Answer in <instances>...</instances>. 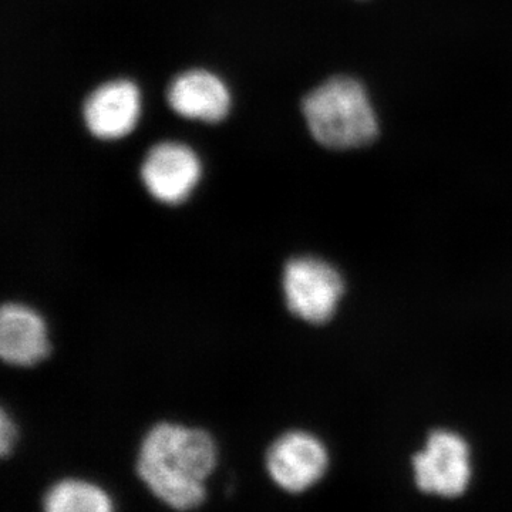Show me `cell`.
Listing matches in <instances>:
<instances>
[{"label":"cell","instance_id":"52a82bcc","mask_svg":"<svg viewBox=\"0 0 512 512\" xmlns=\"http://www.w3.org/2000/svg\"><path fill=\"white\" fill-rule=\"evenodd\" d=\"M52 353L46 320L32 306L5 302L0 308V359L15 367H35Z\"/></svg>","mask_w":512,"mask_h":512},{"label":"cell","instance_id":"277c9868","mask_svg":"<svg viewBox=\"0 0 512 512\" xmlns=\"http://www.w3.org/2000/svg\"><path fill=\"white\" fill-rule=\"evenodd\" d=\"M329 454L318 437L306 431H286L276 437L265 453L269 478L286 493L309 490L325 476Z\"/></svg>","mask_w":512,"mask_h":512},{"label":"cell","instance_id":"ba28073f","mask_svg":"<svg viewBox=\"0 0 512 512\" xmlns=\"http://www.w3.org/2000/svg\"><path fill=\"white\" fill-rule=\"evenodd\" d=\"M140 94L136 84L113 80L101 84L84 101L83 119L94 137L114 140L126 136L136 126Z\"/></svg>","mask_w":512,"mask_h":512},{"label":"cell","instance_id":"3957f363","mask_svg":"<svg viewBox=\"0 0 512 512\" xmlns=\"http://www.w3.org/2000/svg\"><path fill=\"white\" fill-rule=\"evenodd\" d=\"M282 289L286 308L293 316L323 325L335 315L345 284L328 262L315 256H295L284 266Z\"/></svg>","mask_w":512,"mask_h":512},{"label":"cell","instance_id":"6da1fadb","mask_svg":"<svg viewBox=\"0 0 512 512\" xmlns=\"http://www.w3.org/2000/svg\"><path fill=\"white\" fill-rule=\"evenodd\" d=\"M217 464V441L207 430L158 421L140 441L136 473L158 501L190 511L204 504Z\"/></svg>","mask_w":512,"mask_h":512},{"label":"cell","instance_id":"7a4b0ae2","mask_svg":"<svg viewBox=\"0 0 512 512\" xmlns=\"http://www.w3.org/2000/svg\"><path fill=\"white\" fill-rule=\"evenodd\" d=\"M302 113L313 138L332 150L365 147L379 133L369 94L352 77H333L313 89L302 101Z\"/></svg>","mask_w":512,"mask_h":512},{"label":"cell","instance_id":"9c48e42d","mask_svg":"<svg viewBox=\"0 0 512 512\" xmlns=\"http://www.w3.org/2000/svg\"><path fill=\"white\" fill-rule=\"evenodd\" d=\"M168 104L185 119L215 123L227 116L229 93L225 84L205 70H190L175 77L167 92Z\"/></svg>","mask_w":512,"mask_h":512},{"label":"cell","instance_id":"8992f818","mask_svg":"<svg viewBox=\"0 0 512 512\" xmlns=\"http://www.w3.org/2000/svg\"><path fill=\"white\" fill-rule=\"evenodd\" d=\"M141 181L148 194L165 205L183 204L201 177V164L190 147L157 144L141 165Z\"/></svg>","mask_w":512,"mask_h":512},{"label":"cell","instance_id":"8fae6325","mask_svg":"<svg viewBox=\"0 0 512 512\" xmlns=\"http://www.w3.org/2000/svg\"><path fill=\"white\" fill-rule=\"evenodd\" d=\"M16 440H18V427L15 420L9 416L8 410L2 407L0 409V456L2 458L10 456Z\"/></svg>","mask_w":512,"mask_h":512},{"label":"cell","instance_id":"5b68a950","mask_svg":"<svg viewBox=\"0 0 512 512\" xmlns=\"http://www.w3.org/2000/svg\"><path fill=\"white\" fill-rule=\"evenodd\" d=\"M417 487L427 494L458 497L471 478L468 444L450 431H434L426 448L413 458Z\"/></svg>","mask_w":512,"mask_h":512},{"label":"cell","instance_id":"30bf717a","mask_svg":"<svg viewBox=\"0 0 512 512\" xmlns=\"http://www.w3.org/2000/svg\"><path fill=\"white\" fill-rule=\"evenodd\" d=\"M46 512H110L113 498L100 485L83 478H63L50 485L42 497Z\"/></svg>","mask_w":512,"mask_h":512}]
</instances>
